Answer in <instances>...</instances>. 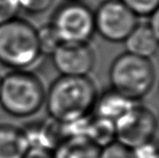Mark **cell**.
Segmentation results:
<instances>
[{"instance_id": "obj_20", "label": "cell", "mask_w": 159, "mask_h": 158, "mask_svg": "<svg viewBox=\"0 0 159 158\" xmlns=\"http://www.w3.org/2000/svg\"><path fill=\"white\" fill-rule=\"evenodd\" d=\"M134 158H158V148L155 140L131 149Z\"/></svg>"}, {"instance_id": "obj_10", "label": "cell", "mask_w": 159, "mask_h": 158, "mask_svg": "<svg viewBox=\"0 0 159 158\" xmlns=\"http://www.w3.org/2000/svg\"><path fill=\"white\" fill-rule=\"evenodd\" d=\"M135 104L136 102L131 101L130 99L109 88L100 95L98 94L93 114L116 123Z\"/></svg>"}, {"instance_id": "obj_14", "label": "cell", "mask_w": 159, "mask_h": 158, "mask_svg": "<svg viewBox=\"0 0 159 158\" xmlns=\"http://www.w3.org/2000/svg\"><path fill=\"white\" fill-rule=\"evenodd\" d=\"M85 137L102 149L116 141L115 123L92 113L88 121Z\"/></svg>"}, {"instance_id": "obj_8", "label": "cell", "mask_w": 159, "mask_h": 158, "mask_svg": "<svg viewBox=\"0 0 159 158\" xmlns=\"http://www.w3.org/2000/svg\"><path fill=\"white\" fill-rule=\"evenodd\" d=\"M51 57L61 76H89L96 64V55L90 43H61Z\"/></svg>"}, {"instance_id": "obj_15", "label": "cell", "mask_w": 159, "mask_h": 158, "mask_svg": "<svg viewBox=\"0 0 159 158\" xmlns=\"http://www.w3.org/2000/svg\"><path fill=\"white\" fill-rule=\"evenodd\" d=\"M36 35L40 52L43 56H51L53 52L58 47V45L61 43L60 37L49 22L41 25L39 28H36Z\"/></svg>"}, {"instance_id": "obj_5", "label": "cell", "mask_w": 159, "mask_h": 158, "mask_svg": "<svg viewBox=\"0 0 159 158\" xmlns=\"http://www.w3.org/2000/svg\"><path fill=\"white\" fill-rule=\"evenodd\" d=\"M49 23L61 43H90L96 33L94 11L83 2L65 1L56 8Z\"/></svg>"}, {"instance_id": "obj_9", "label": "cell", "mask_w": 159, "mask_h": 158, "mask_svg": "<svg viewBox=\"0 0 159 158\" xmlns=\"http://www.w3.org/2000/svg\"><path fill=\"white\" fill-rule=\"evenodd\" d=\"M21 129L29 148H39L52 152L65 139L61 123L51 118L27 122Z\"/></svg>"}, {"instance_id": "obj_23", "label": "cell", "mask_w": 159, "mask_h": 158, "mask_svg": "<svg viewBox=\"0 0 159 158\" xmlns=\"http://www.w3.org/2000/svg\"><path fill=\"white\" fill-rule=\"evenodd\" d=\"M65 1H68V2H83L84 0H65Z\"/></svg>"}, {"instance_id": "obj_24", "label": "cell", "mask_w": 159, "mask_h": 158, "mask_svg": "<svg viewBox=\"0 0 159 158\" xmlns=\"http://www.w3.org/2000/svg\"><path fill=\"white\" fill-rule=\"evenodd\" d=\"M1 78L2 77H0V88H1Z\"/></svg>"}, {"instance_id": "obj_1", "label": "cell", "mask_w": 159, "mask_h": 158, "mask_svg": "<svg viewBox=\"0 0 159 158\" xmlns=\"http://www.w3.org/2000/svg\"><path fill=\"white\" fill-rule=\"evenodd\" d=\"M97 97V87L89 76H60L45 91L44 105L49 118L68 123L93 113Z\"/></svg>"}, {"instance_id": "obj_12", "label": "cell", "mask_w": 159, "mask_h": 158, "mask_svg": "<svg viewBox=\"0 0 159 158\" xmlns=\"http://www.w3.org/2000/svg\"><path fill=\"white\" fill-rule=\"evenodd\" d=\"M28 149L21 128L0 124V158H23Z\"/></svg>"}, {"instance_id": "obj_2", "label": "cell", "mask_w": 159, "mask_h": 158, "mask_svg": "<svg viewBox=\"0 0 159 158\" xmlns=\"http://www.w3.org/2000/svg\"><path fill=\"white\" fill-rule=\"evenodd\" d=\"M45 88L28 70H12L1 78L0 107L15 118H29L44 105Z\"/></svg>"}, {"instance_id": "obj_7", "label": "cell", "mask_w": 159, "mask_h": 158, "mask_svg": "<svg viewBox=\"0 0 159 158\" xmlns=\"http://www.w3.org/2000/svg\"><path fill=\"white\" fill-rule=\"evenodd\" d=\"M115 127L116 141L134 149L155 140L158 122L151 110L136 103L115 123Z\"/></svg>"}, {"instance_id": "obj_17", "label": "cell", "mask_w": 159, "mask_h": 158, "mask_svg": "<svg viewBox=\"0 0 159 158\" xmlns=\"http://www.w3.org/2000/svg\"><path fill=\"white\" fill-rule=\"evenodd\" d=\"M19 10L28 15H41L52 7L54 0H17Z\"/></svg>"}, {"instance_id": "obj_18", "label": "cell", "mask_w": 159, "mask_h": 158, "mask_svg": "<svg viewBox=\"0 0 159 158\" xmlns=\"http://www.w3.org/2000/svg\"><path fill=\"white\" fill-rule=\"evenodd\" d=\"M99 158H134L131 149L124 146L118 141H115L100 151Z\"/></svg>"}, {"instance_id": "obj_3", "label": "cell", "mask_w": 159, "mask_h": 158, "mask_svg": "<svg viewBox=\"0 0 159 158\" xmlns=\"http://www.w3.org/2000/svg\"><path fill=\"white\" fill-rule=\"evenodd\" d=\"M109 82L112 90L137 103L153 90L156 69L151 60L125 52L111 63Z\"/></svg>"}, {"instance_id": "obj_22", "label": "cell", "mask_w": 159, "mask_h": 158, "mask_svg": "<svg viewBox=\"0 0 159 158\" xmlns=\"http://www.w3.org/2000/svg\"><path fill=\"white\" fill-rule=\"evenodd\" d=\"M152 31L155 33L157 36H159V14L158 10L154 12L152 15L149 16V21L147 22Z\"/></svg>"}, {"instance_id": "obj_6", "label": "cell", "mask_w": 159, "mask_h": 158, "mask_svg": "<svg viewBox=\"0 0 159 158\" xmlns=\"http://www.w3.org/2000/svg\"><path fill=\"white\" fill-rule=\"evenodd\" d=\"M96 33L109 43H124L138 17L121 0H104L94 11Z\"/></svg>"}, {"instance_id": "obj_11", "label": "cell", "mask_w": 159, "mask_h": 158, "mask_svg": "<svg viewBox=\"0 0 159 158\" xmlns=\"http://www.w3.org/2000/svg\"><path fill=\"white\" fill-rule=\"evenodd\" d=\"M158 38L148 23H138L124 40L126 52L151 60L158 51Z\"/></svg>"}, {"instance_id": "obj_4", "label": "cell", "mask_w": 159, "mask_h": 158, "mask_svg": "<svg viewBox=\"0 0 159 158\" xmlns=\"http://www.w3.org/2000/svg\"><path fill=\"white\" fill-rule=\"evenodd\" d=\"M36 28L21 18L0 24V64L12 70H29L40 61Z\"/></svg>"}, {"instance_id": "obj_21", "label": "cell", "mask_w": 159, "mask_h": 158, "mask_svg": "<svg viewBox=\"0 0 159 158\" xmlns=\"http://www.w3.org/2000/svg\"><path fill=\"white\" fill-rule=\"evenodd\" d=\"M23 158H53L52 152L39 148H29Z\"/></svg>"}, {"instance_id": "obj_16", "label": "cell", "mask_w": 159, "mask_h": 158, "mask_svg": "<svg viewBox=\"0 0 159 158\" xmlns=\"http://www.w3.org/2000/svg\"><path fill=\"white\" fill-rule=\"evenodd\" d=\"M137 17H149L158 10L159 0H121Z\"/></svg>"}, {"instance_id": "obj_19", "label": "cell", "mask_w": 159, "mask_h": 158, "mask_svg": "<svg viewBox=\"0 0 159 158\" xmlns=\"http://www.w3.org/2000/svg\"><path fill=\"white\" fill-rule=\"evenodd\" d=\"M19 12L17 0H0V24L16 18Z\"/></svg>"}, {"instance_id": "obj_13", "label": "cell", "mask_w": 159, "mask_h": 158, "mask_svg": "<svg viewBox=\"0 0 159 158\" xmlns=\"http://www.w3.org/2000/svg\"><path fill=\"white\" fill-rule=\"evenodd\" d=\"M101 148L86 137H69L54 148L53 158H99Z\"/></svg>"}]
</instances>
